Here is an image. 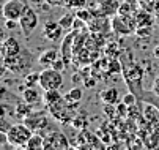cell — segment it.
Listing matches in <instances>:
<instances>
[{
    "instance_id": "6da1fadb",
    "label": "cell",
    "mask_w": 159,
    "mask_h": 150,
    "mask_svg": "<svg viewBox=\"0 0 159 150\" xmlns=\"http://www.w3.org/2000/svg\"><path fill=\"white\" fill-rule=\"evenodd\" d=\"M33 62H35V57L32 55V52H29L27 49L22 51L19 55H14V57H5L2 59V63L3 67L17 74V76H25L30 73L32 67H33Z\"/></svg>"
},
{
    "instance_id": "7a4b0ae2",
    "label": "cell",
    "mask_w": 159,
    "mask_h": 150,
    "mask_svg": "<svg viewBox=\"0 0 159 150\" xmlns=\"http://www.w3.org/2000/svg\"><path fill=\"white\" fill-rule=\"evenodd\" d=\"M32 134H33V130L27 123H14L7 131L8 144L14 148H27V142L32 138Z\"/></svg>"
},
{
    "instance_id": "3957f363",
    "label": "cell",
    "mask_w": 159,
    "mask_h": 150,
    "mask_svg": "<svg viewBox=\"0 0 159 150\" xmlns=\"http://www.w3.org/2000/svg\"><path fill=\"white\" fill-rule=\"evenodd\" d=\"M63 73L54 70L52 67L44 68L43 71H39V87L43 90H54V89H60L63 87Z\"/></svg>"
},
{
    "instance_id": "277c9868",
    "label": "cell",
    "mask_w": 159,
    "mask_h": 150,
    "mask_svg": "<svg viewBox=\"0 0 159 150\" xmlns=\"http://www.w3.org/2000/svg\"><path fill=\"white\" fill-rule=\"evenodd\" d=\"M39 26V16L36 13V10L30 5H25V10L22 13L20 19H19V27L27 38L36 30V27Z\"/></svg>"
},
{
    "instance_id": "5b68a950",
    "label": "cell",
    "mask_w": 159,
    "mask_h": 150,
    "mask_svg": "<svg viewBox=\"0 0 159 150\" xmlns=\"http://www.w3.org/2000/svg\"><path fill=\"white\" fill-rule=\"evenodd\" d=\"M70 147L71 142L60 131H52L48 136H44V150H65Z\"/></svg>"
},
{
    "instance_id": "8992f818",
    "label": "cell",
    "mask_w": 159,
    "mask_h": 150,
    "mask_svg": "<svg viewBox=\"0 0 159 150\" xmlns=\"http://www.w3.org/2000/svg\"><path fill=\"white\" fill-rule=\"evenodd\" d=\"M25 5H27V2H24V0H8V2H5L3 7H2L3 19L19 21L22 13H24V10H25Z\"/></svg>"
},
{
    "instance_id": "52a82bcc",
    "label": "cell",
    "mask_w": 159,
    "mask_h": 150,
    "mask_svg": "<svg viewBox=\"0 0 159 150\" xmlns=\"http://www.w3.org/2000/svg\"><path fill=\"white\" fill-rule=\"evenodd\" d=\"M79 33V30H71L70 33H66L61 40L60 52L63 55V60L66 62V65H70V62H73V48H74V38Z\"/></svg>"
},
{
    "instance_id": "ba28073f",
    "label": "cell",
    "mask_w": 159,
    "mask_h": 150,
    "mask_svg": "<svg viewBox=\"0 0 159 150\" xmlns=\"http://www.w3.org/2000/svg\"><path fill=\"white\" fill-rule=\"evenodd\" d=\"M63 32H65V29L58 24V21L57 22L55 21H48V22L44 24V27H43L44 38H48L49 41H54V43L63 40Z\"/></svg>"
},
{
    "instance_id": "9c48e42d",
    "label": "cell",
    "mask_w": 159,
    "mask_h": 150,
    "mask_svg": "<svg viewBox=\"0 0 159 150\" xmlns=\"http://www.w3.org/2000/svg\"><path fill=\"white\" fill-rule=\"evenodd\" d=\"M109 16H95L90 22L87 24L88 26V30L92 33H107L109 30H112V21L107 19Z\"/></svg>"
},
{
    "instance_id": "30bf717a",
    "label": "cell",
    "mask_w": 159,
    "mask_h": 150,
    "mask_svg": "<svg viewBox=\"0 0 159 150\" xmlns=\"http://www.w3.org/2000/svg\"><path fill=\"white\" fill-rule=\"evenodd\" d=\"M22 51H24V48L20 46V43H19L14 36L3 38V41H2V59L19 55Z\"/></svg>"
},
{
    "instance_id": "8fae6325",
    "label": "cell",
    "mask_w": 159,
    "mask_h": 150,
    "mask_svg": "<svg viewBox=\"0 0 159 150\" xmlns=\"http://www.w3.org/2000/svg\"><path fill=\"white\" fill-rule=\"evenodd\" d=\"M120 2L118 0H99L98 10H93L95 16H115L118 13Z\"/></svg>"
},
{
    "instance_id": "7c38bea8",
    "label": "cell",
    "mask_w": 159,
    "mask_h": 150,
    "mask_svg": "<svg viewBox=\"0 0 159 150\" xmlns=\"http://www.w3.org/2000/svg\"><path fill=\"white\" fill-rule=\"evenodd\" d=\"M58 59V51L55 49V48H51V49H46V51H43L39 55H38V63L41 67H44V68H48V67H51L52 63L55 62Z\"/></svg>"
},
{
    "instance_id": "4fadbf2b",
    "label": "cell",
    "mask_w": 159,
    "mask_h": 150,
    "mask_svg": "<svg viewBox=\"0 0 159 150\" xmlns=\"http://www.w3.org/2000/svg\"><path fill=\"white\" fill-rule=\"evenodd\" d=\"M22 100L29 104H38L39 101H43V95L39 93V90L36 87H24L22 89Z\"/></svg>"
},
{
    "instance_id": "5bb4252c",
    "label": "cell",
    "mask_w": 159,
    "mask_h": 150,
    "mask_svg": "<svg viewBox=\"0 0 159 150\" xmlns=\"http://www.w3.org/2000/svg\"><path fill=\"white\" fill-rule=\"evenodd\" d=\"M99 98L102 103H109V104H118L120 103V92L115 87H109L106 90H102L99 93Z\"/></svg>"
},
{
    "instance_id": "9a60e30c",
    "label": "cell",
    "mask_w": 159,
    "mask_h": 150,
    "mask_svg": "<svg viewBox=\"0 0 159 150\" xmlns=\"http://www.w3.org/2000/svg\"><path fill=\"white\" fill-rule=\"evenodd\" d=\"M63 100V95L60 93V89H54V90H44L43 93V101L46 103L48 106H52L58 101Z\"/></svg>"
},
{
    "instance_id": "2e32d148",
    "label": "cell",
    "mask_w": 159,
    "mask_h": 150,
    "mask_svg": "<svg viewBox=\"0 0 159 150\" xmlns=\"http://www.w3.org/2000/svg\"><path fill=\"white\" fill-rule=\"evenodd\" d=\"M143 119L148 122V123H151V125H156V123H159V111L154 108V106H151V104H145V109H143Z\"/></svg>"
},
{
    "instance_id": "e0dca14e",
    "label": "cell",
    "mask_w": 159,
    "mask_h": 150,
    "mask_svg": "<svg viewBox=\"0 0 159 150\" xmlns=\"http://www.w3.org/2000/svg\"><path fill=\"white\" fill-rule=\"evenodd\" d=\"M25 150H44V136L39 133H33L27 142Z\"/></svg>"
},
{
    "instance_id": "ac0fdd59",
    "label": "cell",
    "mask_w": 159,
    "mask_h": 150,
    "mask_svg": "<svg viewBox=\"0 0 159 150\" xmlns=\"http://www.w3.org/2000/svg\"><path fill=\"white\" fill-rule=\"evenodd\" d=\"M82 96H84V92H82L80 87H73L68 93L63 95V98H65L66 103H80Z\"/></svg>"
},
{
    "instance_id": "d6986e66",
    "label": "cell",
    "mask_w": 159,
    "mask_h": 150,
    "mask_svg": "<svg viewBox=\"0 0 159 150\" xmlns=\"http://www.w3.org/2000/svg\"><path fill=\"white\" fill-rule=\"evenodd\" d=\"M14 114H16V117H19V119L29 117V115L32 114V104H29V103H25L24 100H22V103H19L16 108H14Z\"/></svg>"
},
{
    "instance_id": "ffe728a7",
    "label": "cell",
    "mask_w": 159,
    "mask_h": 150,
    "mask_svg": "<svg viewBox=\"0 0 159 150\" xmlns=\"http://www.w3.org/2000/svg\"><path fill=\"white\" fill-rule=\"evenodd\" d=\"M134 17H135V21H137V27L139 26H151L153 24V16L148 11L140 10L139 13H134Z\"/></svg>"
},
{
    "instance_id": "44dd1931",
    "label": "cell",
    "mask_w": 159,
    "mask_h": 150,
    "mask_svg": "<svg viewBox=\"0 0 159 150\" xmlns=\"http://www.w3.org/2000/svg\"><path fill=\"white\" fill-rule=\"evenodd\" d=\"M74 19H76V16L73 14V13H65L60 19H58V24L65 29V32H68V30H73V26H74Z\"/></svg>"
},
{
    "instance_id": "7402d4cb",
    "label": "cell",
    "mask_w": 159,
    "mask_h": 150,
    "mask_svg": "<svg viewBox=\"0 0 159 150\" xmlns=\"http://www.w3.org/2000/svg\"><path fill=\"white\" fill-rule=\"evenodd\" d=\"M135 11V3H131L128 0H125L123 3H120V8H118V13L117 14H121V16H132Z\"/></svg>"
},
{
    "instance_id": "603a6c76",
    "label": "cell",
    "mask_w": 159,
    "mask_h": 150,
    "mask_svg": "<svg viewBox=\"0 0 159 150\" xmlns=\"http://www.w3.org/2000/svg\"><path fill=\"white\" fill-rule=\"evenodd\" d=\"M24 81H25V87H38L39 84V73H29L24 76Z\"/></svg>"
},
{
    "instance_id": "cb8c5ba5",
    "label": "cell",
    "mask_w": 159,
    "mask_h": 150,
    "mask_svg": "<svg viewBox=\"0 0 159 150\" xmlns=\"http://www.w3.org/2000/svg\"><path fill=\"white\" fill-rule=\"evenodd\" d=\"M76 16L79 17V19H82V21H85V22L88 24L90 21H92L93 17H95V14H93V11L92 10H87L85 7L84 8H79V10H76Z\"/></svg>"
},
{
    "instance_id": "d4e9b609",
    "label": "cell",
    "mask_w": 159,
    "mask_h": 150,
    "mask_svg": "<svg viewBox=\"0 0 159 150\" xmlns=\"http://www.w3.org/2000/svg\"><path fill=\"white\" fill-rule=\"evenodd\" d=\"M102 111H104V114H106V117H107V119H115V117H118V115H117V104H109V103H104Z\"/></svg>"
},
{
    "instance_id": "484cf974",
    "label": "cell",
    "mask_w": 159,
    "mask_h": 150,
    "mask_svg": "<svg viewBox=\"0 0 159 150\" xmlns=\"http://www.w3.org/2000/svg\"><path fill=\"white\" fill-rule=\"evenodd\" d=\"M87 5V0H65V7L70 10H79Z\"/></svg>"
},
{
    "instance_id": "4316f807",
    "label": "cell",
    "mask_w": 159,
    "mask_h": 150,
    "mask_svg": "<svg viewBox=\"0 0 159 150\" xmlns=\"http://www.w3.org/2000/svg\"><path fill=\"white\" fill-rule=\"evenodd\" d=\"M151 33H153L151 26H139L135 29V35L139 38H148V36H151Z\"/></svg>"
},
{
    "instance_id": "83f0119b",
    "label": "cell",
    "mask_w": 159,
    "mask_h": 150,
    "mask_svg": "<svg viewBox=\"0 0 159 150\" xmlns=\"http://www.w3.org/2000/svg\"><path fill=\"white\" fill-rule=\"evenodd\" d=\"M104 52H106V57L113 59V57H117V55L120 54V49L117 48V45H113V43H110V45H107V46H106Z\"/></svg>"
},
{
    "instance_id": "f1b7e54d",
    "label": "cell",
    "mask_w": 159,
    "mask_h": 150,
    "mask_svg": "<svg viewBox=\"0 0 159 150\" xmlns=\"http://www.w3.org/2000/svg\"><path fill=\"white\" fill-rule=\"evenodd\" d=\"M107 71L109 73H121V65L117 59H110L109 65H107Z\"/></svg>"
},
{
    "instance_id": "f546056e",
    "label": "cell",
    "mask_w": 159,
    "mask_h": 150,
    "mask_svg": "<svg viewBox=\"0 0 159 150\" xmlns=\"http://www.w3.org/2000/svg\"><path fill=\"white\" fill-rule=\"evenodd\" d=\"M128 111H129V106L125 104L123 101L117 104V115L118 117H128Z\"/></svg>"
},
{
    "instance_id": "4dcf8cb0",
    "label": "cell",
    "mask_w": 159,
    "mask_h": 150,
    "mask_svg": "<svg viewBox=\"0 0 159 150\" xmlns=\"http://www.w3.org/2000/svg\"><path fill=\"white\" fill-rule=\"evenodd\" d=\"M51 67H52L54 70H57V71H61V73H63V71L66 70V67H68V65H66V62H65L63 59H57Z\"/></svg>"
},
{
    "instance_id": "1f68e13d",
    "label": "cell",
    "mask_w": 159,
    "mask_h": 150,
    "mask_svg": "<svg viewBox=\"0 0 159 150\" xmlns=\"http://www.w3.org/2000/svg\"><path fill=\"white\" fill-rule=\"evenodd\" d=\"M71 125L74 128H77V130H80V128H84V125H85V120L82 119V115H79V117H74L71 120Z\"/></svg>"
},
{
    "instance_id": "d6a6232c",
    "label": "cell",
    "mask_w": 159,
    "mask_h": 150,
    "mask_svg": "<svg viewBox=\"0 0 159 150\" xmlns=\"http://www.w3.org/2000/svg\"><path fill=\"white\" fill-rule=\"evenodd\" d=\"M16 27H19V21H14V19H5V29H8V30H14Z\"/></svg>"
},
{
    "instance_id": "836d02e7",
    "label": "cell",
    "mask_w": 159,
    "mask_h": 150,
    "mask_svg": "<svg viewBox=\"0 0 159 150\" xmlns=\"http://www.w3.org/2000/svg\"><path fill=\"white\" fill-rule=\"evenodd\" d=\"M95 85H96V79H95V77L88 76V77L84 79V87H87V89H93Z\"/></svg>"
},
{
    "instance_id": "e575fe53",
    "label": "cell",
    "mask_w": 159,
    "mask_h": 150,
    "mask_svg": "<svg viewBox=\"0 0 159 150\" xmlns=\"http://www.w3.org/2000/svg\"><path fill=\"white\" fill-rule=\"evenodd\" d=\"M121 101H123L125 104H128V106H132V104H135V95H134V93H128V95L123 96Z\"/></svg>"
},
{
    "instance_id": "d590c367",
    "label": "cell",
    "mask_w": 159,
    "mask_h": 150,
    "mask_svg": "<svg viewBox=\"0 0 159 150\" xmlns=\"http://www.w3.org/2000/svg\"><path fill=\"white\" fill-rule=\"evenodd\" d=\"M137 115H140V111L137 112V108H135V104L129 106V111H128V117H129V119H137Z\"/></svg>"
},
{
    "instance_id": "8d00e7d4",
    "label": "cell",
    "mask_w": 159,
    "mask_h": 150,
    "mask_svg": "<svg viewBox=\"0 0 159 150\" xmlns=\"http://www.w3.org/2000/svg\"><path fill=\"white\" fill-rule=\"evenodd\" d=\"M85 21H82V19H79L77 16H76V19H74V26H73V30H80V29H84L85 27Z\"/></svg>"
},
{
    "instance_id": "74e56055",
    "label": "cell",
    "mask_w": 159,
    "mask_h": 150,
    "mask_svg": "<svg viewBox=\"0 0 159 150\" xmlns=\"http://www.w3.org/2000/svg\"><path fill=\"white\" fill-rule=\"evenodd\" d=\"M51 7H65V0H46Z\"/></svg>"
},
{
    "instance_id": "f35d334b",
    "label": "cell",
    "mask_w": 159,
    "mask_h": 150,
    "mask_svg": "<svg viewBox=\"0 0 159 150\" xmlns=\"http://www.w3.org/2000/svg\"><path fill=\"white\" fill-rule=\"evenodd\" d=\"M153 93H156L157 96H159V76L154 79V82H153Z\"/></svg>"
},
{
    "instance_id": "ab89813d",
    "label": "cell",
    "mask_w": 159,
    "mask_h": 150,
    "mask_svg": "<svg viewBox=\"0 0 159 150\" xmlns=\"http://www.w3.org/2000/svg\"><path fill=\"white\" fill-rule=\"evenodd\" d=\"M153 55H154L156 59H159V45L154 46V49H153Z\"/></svg>"
},
{
    "instance_id": "60d3db41",
    "label": "cell",
    "mask_w": 159,
    "mask_h": 150,
    "mask_svg": "<svg viewBox=\"0 0 159 150\" xmlns=\"http://www.w3.org/2000/svg\"><path fill=\"white\" fill-rule=\"evenodd\" d=\"M128 2H131V3H135V2H137V0H128Z\"/></svg>"
},
{
    "instance_id": "b9f144b4",
    "label": "cell",
    "mask_w": 159,
    "mask_h": 150,
    "mask_svg": "<svg viewBox=\"0 0 159 150\" xmlns=\"http://www.w3.org/2000/svg\"><path fill=\"white\" fill-rule=\"evenodd\" d=\"M24 2H27V0H24Z\"/></svg>"
}]
</instances>
